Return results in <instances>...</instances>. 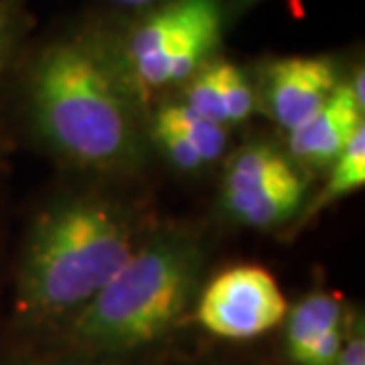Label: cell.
I'll list each match as a JSON object with an SVG mask.
<instances>
[{
  "mask_svg": "<svg viewBox=\"0 0 365 365\" xmlns=\"http://www.w3.org/2000/svg\"><path fill=\"white\" fill-rule=\"evenodd\" d=\"M29 114L53 153L79 169L122 173L144 158V138L126 79L81 39L43 49L29 79Z\"/></svg>",
  "mask_w": 365,
  "mask_h": 365,
  "instance_id": "obj_1",
  "label": "cell"
},
{
  "mask_svg": "<svg viewBox=\"0 0 365 365\" xmlns=\"http://www.w3.org/2000/svg\"><path fill=\"white\" fill-rule=\"evenodd\" d=\"M128 209L98 193L66 197L35 220L16 276V309L31 327H66L138 248Z\"/></svg>",
  "mask_w": 365,
  "mask_h": 365,
  "instance_id": "obj_2",
  "label": "cell"
},
{
  "mask_svg": "<svg viewBox=\"0 0 365 365\" xmlns=\"http://www.w3.org/2000/svg\"><path fill=\"white\" fill-rule=\"evenodd\" d=\"M203 244L167 230L140 242L88 307L66 325L76 359L100 365L143 353L167 339L199 294Z\"/></svg>",
  "mask_w": 365,
  "mask_h": 365,
  "instance_id": "obj_3",
  "label": "cell"
},
{
  "mask_svg": "<svg viewBox=\"0 0 365 365\" xmlns=\"http://www.w3.org/2000/svg\"><path fill=\"white\" fill-rule=\"evenodd\" d=\"M225 0H167L148 9L124 47L134 88L181 86L205 66L222 43Z\"/></svg>",
  "mask_w": 365,
  "mask_h": 365,
  "instance_id": "obj_4",
  "label": "cell"
},
{
  "mask_svg": "<svg viewBox=\"0 0 365 365\" xmlns=\"http://www.w3.org/2000/svg\"><path fill=\"white\" fill-rule=\"evenodd\" d=\"M309 173L288 153L266 140L237 148L223 170V213L252 230H272L292 222L309 201Z\"/></svg>",
  "mask_w": 365,
  "mask_h": 365,
  "instance_id": "obj_5",
  "label": "cell"
},
{
  "mask_svg": "<svg viewBox=\"0 0 365 365\" xmlns=\"http://www.w3.org/2000/svg\"><path fill=\"white\" fill-rule=\"evenodd\" d=\"M288 300L272 272L237 264L199 290L195 314L207 333L227 341L258 339L284 323Z\"/></svg>",
  "mask_w": 365,
  "mask_h": 365,
  "instance_id": "obj_6",
  "label": "cell"
},
{
  "mask_svg": "<svg viewBox=\"0 0 365 365\" xmlns=\"http://www.w3.org/2000/svg\"><path fill=\"white\" fill-rule=\"evenodd\" d=\"M343 83L331 55H292L274 59L264 69V102L274 122L292 130L329 102Z\"/></svg>",
  "mask_w": 365,
  "mask_h": 365,
  "instance_id": "obj_7",
  "label": "cell"
},
{
  "mask_svg": "<svg viewBox=\"0 0 365 365\" xmlns=\"http://www.w3.org/2000/svg\"><path fill=\"white\" fill-rule=\"evenodd\" d=\"M349 311L343 299L314 290L288 309L284 319V351L292 365H337Z\"/></svg>",
  "mask_w": 365,
  "mask_h": 365,
  "instance_id": "obj_8",
  "label": "cell"
},
{
  "mask_svg": "<svg viewBox=\"0 0 365 365\" xmlns=\"http://www.w3.org/2000/svg\"><path fill=\"white\" fill-rule=\"evenodd\" d=\"M365 108L355 102L345 79L321 110L288 132V155L307 170H329L365 128Z\"/></svg>",
  "mask_w": 365,
  "mask_h": 365,
  "instance_id": "obj_9",
  "label": "cell"
},
{
  "mask_svg": "<svg viewBox=\"0 0 365 365\" xmlns=\"http://www.w3.org/2000/svg\"><path fill=\"white\" fill-rule=\"evenodd\" d=\"M329 179L327 185L313 195L311 201H307V205L300 213V225L309 222V217H313L317 213H321L323 209L333 205L335 201H339L343 197L351 195L355 191H359L365 185V128L357 132L353 136V140L347 144V148L341 153V157L329 167Z\"/></svg>",
  "mask_w": 365,
  "mask_h": 365,
  "instance_id": "obj_10",
  "label": "cell"
},
{
  "mask_svg": "<svg viewBox=\"0 0 365 365\" xmlns=\"http://www.w3.org/2000/svg\"><path fill=\"white\" fill-rule=\"evenodd\" d=\"M157 114L170 122L177 130L189 143L195 146L199 157L203 158L205 167L217 163L227 150V140H230V128L222 124H215L207 118L199 116L189 106L177 100V102H167L157 110Z\"/></svg>",
  "mask_w": 365,
  "mask_h": 365,
  "instance_id": "obj_11",
  "label": "cell"
},
{
  "mask_svg": "<svg viewBox=\"0 0 365 365\" xmlns=\"http://www.w3.org/2000/svg\"><path fill=\"white\" fill-rule=\"evenodd\" d=\"M220 83H222L227 126L242 124L254 116L258 96L242 67L220 57Z\"/></svg>",
  "mask_w": 365,
  "mask_h": 365,
  "instance_id": "obj_12",
  "label": "cell"
},
{
  "mask_svg": "<svg viewBox=\"0 0 365 365\" xmlns=\"http://www.w3.org/2000/svg\"><path fill=\"white\" fill-rule=\"evenodd\" d=\"M150 138L163 153V157L167 158L175 169L185 170V173H197V170L205 169V163L199 157L195 146L160 114L153 116Z\"/></svg>",
  "mask_w": 365,
  "mask_h": 365,
  "instance_id": "obj_13",
  "label": "cell"
},
{
  "mask_svg": "<svg viewBox=\"0 0 365 365\" xmlns=\"http://www.w3.org/2000/svg\"><path fill=\"white\" fill-rule=\"evenodd\" d=\"M19 4L21 0H0V73L9 63L19 39V23H21Z\"/></svg>",
  "mask_w": 365,
  "mask_h": 365,
  "instance_id": "obj_14",
  "label": "cell"
},
{
  "mask_svg": "<svg viewBox=\"0 0 365 365\" xmlns=\"http://www.w3.org/2000/svg\"><path fill=\"white\" fill-rule=\"evenodd\" d=\"M337 365H365V329L361 314H349Z\"/></svg>",
  "mask_w": 365,
  "mask_h": 365,
  "instance_id": "obj_15",
  "label": "cell"
},
{
  "mask_svg": "<svg viewBox=\"0 0 365 365\" xmlns=\"http://www.w3.org/2000/svg\"><path fill=\"white\" fill-rule=\"evenodd\" d=\"M364 67H355L351 73V78L345 79V83H347V88L351 91V96L355 98V102L365 108V98H364Z\"/></svg>",
  "mask_w": 365,
  "mask_h": 365,
  "instance_id": "obj_16",
  "label": "cell"
},
{
  "mask_svg": "<svg viewBox=\"0 0 365 365\" xmlns=\"http://www.w3.org/2000/svg\"><path fill=\"white\" fill-rule=\"evenodd\" d=\"M110 2H114L116 6H122V9H130V11H144V9L148 11L167 0H110Z\"/></svg>",
  "mask_w": 365,
  "mask_h": 365,
  "instance_id": "obj_17",
  "label": "cell"
},
{
  "mask_svg": "<svg viewBox=\"0 0 365 365\" xmlns=\"http://www.w3.org/2000/svg\"><path fill=\"white\" fill-rule=\"evenodd\" d=\"M9 365H91L81 359H59V361H23V364H9Z\"/></svg>",
  "mask_w": 365,
  "mask_h": 365,
  "instance_id": "obj_18",
  "label": "cell"
},
{
  "mask_svg": "<svg viewBox=\"0 0 365 365\" xmlns=\"http://www.w3.org/2000/svg\"><path fill=\"white\" fill-rule=\"evenodd\" d=\"M234 2L237 9H246V6H250V4H254V2H260V0H234Z\"/></svg>",
  "mask_w": 365,
  "mask_h": 365,
  "instance_id": "obj_19",
  "label": "cell"
}]
</instances>
